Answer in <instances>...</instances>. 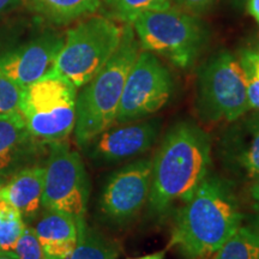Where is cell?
I'll return each instance as SVG.
<instances>
[{"instance_id": "cell-29", "label": "cell", "mask_w": 259, "mask_h": 259, "mask_svg": "<svg viewBox=\"0 0 259 259\" xmlns=\"http://www.w3.org/2000/svg\"><path fill=\"white\" fill-rule=\"evenodd\" d=\"M4 179H0V221H2L3 216H4V212L6 208L9 206V203L6 202V200L3 198L2 197V187H3V184H4V181H3Z\"/></svg>"}, {"instance_id": "cell-18", "label": "cell", "mask_w": 259, "mask_h": 259, "mask_svg": "<svg viewBox=\"0 0 259 259\" xmlns=\"http://www.w3.org/2000/svg\"><path fill=\"white\" fill-rule=\"evenodd\" d=\"M119 253L118 242L84 223L78 226V241L67 259H116Z\"/></svg>"}, {"instance_id": "cell-14", "label": "cell", "mask_w": 259, "mask_h": 259, "mask_svg": "<svg viewBox=\"0 0 259 259\" xmlns=\"http://www.w3.org/2000/svg\"><path fill=\"white\" fill-rule=\"evenodd\" d=\"M44 143L32 137L21 112L0 114V179L30 166Z\"/></svg>"}, {"instance_id": "cell-25", "label": "cell", "mask_w": 259, "mask_h": 259, "mask_svg": "<svg viewBox=\"0 0 259 259\" xmlns=\"http://www.w3.org/2000/svg\"><path fill=\"white\" fill-rule=\"evenodd\" d=\"M174 2L190 14L200 15L208 11L216 0H174Z\"/></svg>"}, {"instance_id": "cell-17", "label": "cell", "mask_w": 259, "mask_h": 259, "mask_svg": "<svg viewBox=\"0 0 259 259\" xmlns=\"http://www.w3.org/2000/svg\"><path fill=\"white\" fill-rule=\"evenodd\" d=\"M32 9L52 23L66 24L94 14L101 0H29Z\"/></svg>"}, {"instance_id": "cell-12", "label": "cell", "mask_w": 259, "mask_h": 259, "mask_svg": "<svg viewBox=\"0 0 259 259\" xmlns=\"http://www.w3.org/2000/svg\"><path fill=\"white\" fill-rule=\"evenodd\" d=\"M65 37L47 32L0 54V70L11 79L27 88L52 72L58 54L64 46Z\"/></svg>"}, {"instance_id": "cell-9", "label": "cell", "mask_w": 259, "mask_h": 259, "mask_svg": "<svg viewBox=\"0 0 259 259\" xmlns=\"http://www.w3.org/2000/svg\"><path fill=\"white\" fill-rule=\"evenodd\" d=\"M173 77L156 54L139 51L126 78L114 124L149 118L169 101Z\"/></svg>"}, {"instance_id": "cell-30", "label": "cell", "mask_w": 259, "mask_h": 259, "mask_svg": "<svg viewBox=\"0 0 259 259\" xmlns=\"http://www.w3.org/2000/svg\"><path fill=\"white\" fill-rule=\"evenodd\" d=\"M164 255H166V251H158L151 254L142 255V257H137V258H128V259H164Z\"/></svg>"}, {"instance_id": "cell-31", "label": "cell", "mask_w": 259, "mask_h": 259, "mask_svg": "<svg viewBox=\"0 0 259 259\" xmlns=\"http://www.w3.org/2000/svg\"><path fill=\"white\" fill-rule=\"evenodd\" d=\"M257 209H258L257 215L254 216V219H253V221H252L251 226H248V227H250L252 231L255 232L259 235V208H257Z\"/></svg>"}, {"instance_id": "cell-33", "label": "cell", "mask_w": 259, "mask_h": 259, "mask_svg": "<svg viewBox=\"0 0 259 259\" xmlns=\"http://www.w3.org/2000/svg\"><path fill=\"white\" fill-rule=\"evenodd\" d=\"M0 259H16V257L12 253H9V252L0 251Z\"/></svg>"}, {"instance_id": "cell-23", "label": "cell", "mask_w": 259, "mask_h": 259, "mask_svg": "<svg viewBox=\"0 0 259 259\" xmlns=\"http://www.w3.org/2000/svg\"><path fill=\"white\" fill-rule=\"evenodd\" d=\"M23 90L24 88L0 70V114L19 111Z\"/></svg>"}, {"instance_id": "cell-2", "label": "cell", "mask_w": 259, "mask_h": 259, "mask_svg": "<svg viewBox=\"0 0 259 259\" xmlns=\"http://www.w3.org/2000/svg\"><path fill=\"white\" fill-rule=\"evenodd\" d=\"M241 223L242 213L232 184L209 173L178 210L169 247L185 259H208Z\"/></svg>"}, {"instance_id": "cell-28", "label": "cell", "mask_w": 259, "mask_h": 259, "mask_svg": "<svg viewBox=\"0 0 259 259\" xmlns=\"http://www.w3.org/2000/svg\"><path fill=\"white\" fill-rule=\"evenodd\" d=\"M19 3V0H0V15H3L8 10L15 8Z\"/></svg>"}, {"instance_id": "cell-24", "label": "cell", "mask_w": 259, "mask_h": 259, "mask_svg": "<svg viewBox=\"0 0 259 259\" xmlns=\"http://www.w3.org/2000/svg\"><path fill=\"white\" fill-rule=\"evenodd\" d=\"M10 253L14 254L16 259H46L35 234L34 227L29 225L25 226L23 234Z\"/></svg>"}, {"instance_id": "cell-32", "label": "cell", "mask_w": 259, "mask_h": 259, "mask_svg": "<svg viewBox=\"0 0 259 259\" xmlns=\"http://www.w3.org/2000/svg\"><path fill=\"white\" fill-rule=\"evenodd\" d=\"M232 2H233V4H234L235 8L242 9V8H245L246 4H247L248 0H232Z\"/></svg>"}, {"instance_id": "cell-19", "label": "cell", "mask_w": 259, "mask_h": 259, "mask_svg": "<svg viewBox=\"0 0 259 259\" xmlns=\"http://www.w3.org/2000/svg\"><path fill=\"white\" fill-rule=\"evenodd\" d=\"M208 259H259V235L248 226H240Z\"/></svg>"}, {"instance_id": "cell-3", "label": "cell", "mask_w": 259, "mask_h": 259, "mask_svg": "<svg viewBox=\"0 0 259 259\" xmlns=\"http://www.w3.org/2000/svg\"><path fill=\"white\" fill-rule=\"evenodd\" d=\"M139 51L135 29L127 23L113 56L77 94L73 135L78 147L83 148L115 122L126 78Z\"/></svg>"}, {"instance_id": "cell-20", "label": "cell", "mask_w": 259, "mask_h": 259, "mask_svg": "<svg viewBox=\"0 0 259 259\" xmlns=\"http://www.w3.org/2000/svg\"><path fill=\"white\" fill-rule=\"evenodd\" d=\"M238 59L245 72L250 109L259 112V46L242 48Z\"/></svg>"}, {"instance_id": "cell-6", "label": "cell", "mask_w": 259, "mask_h": 259, "mask_svg": "<svg viewBox=\"0 0 259 259\" xmlns=\"http://www.w3.org/2000/svg\"><path fill=\"white\" fill-rule=\"evenodd\" d=\"M197 111L206 122H233L250 111L245 72L231 52H218L199 69Z\"/></svg>"}, {"instance_id": "cell-4", "label": "cell", "mask_w": 259, "mask_h": 259, "mask_svg": "<svg viewBox=\"0 0 259 259\" xmlns=\"http://www.w3.org/2000/svg\"><path fill=\"white\" fill-rule=\"evenodd\" d=\"M141 50L190 69L208 42V30L193 14L170 8L148 10L132 22Z\"/></svg>"}, {"instance_id": "cell-26", "label": "cell", "mask_w": 259, "mask_h": 259, "mask_svg": "<svg viewBox=\"0 0 259 259\" xmlns=\"http://www.w3.org/2000/svg\"><path fill=\"white\" fill-rule=\"evenodd\" d=\"M246 6H247L248 14H250L259 24V0H248Z\"/></svg>"}, {"instance_id": "cell-13", "label": "cell", "mask_w": 259, "mask_h": 259, "mask_svg": "<svg viewBox=\"0 0 259 259\" xmlns=\"http://www.w3.org/2000/svg\"><path fill=\"white\" fill-rule=\"evenodd\" d=\"M233 124L222 136L220 155L229 169L254 180L259 177V112Z\"/></svg>"}, {"instance_id": "cell-22", "label": "cell", "mask_w": 259, "mask_h": 259, "mask_svg": "<svg viewBox=\"0 0 259 259\" xmlns=\"http://www.w3.org/2000/svg\"><path fill=\"white\" fill-rule=\"evenodd\" d=\"M27 223L11 204L6 208L0 221V251L11 252L23 234Z\"/></svg>"}, {"instance_id": "cell-10", "label": "cell", "mask_w": 259, "mask_h": 259, "mask_svg": "<svg viewBox=\"0 0 259 259\" xmlns=\"http://www.w3.org/2000/svg\"><path fill=\"white\" fill-rule=\"evenodd\" d=\"M153 158L134 160L113 171L102 187L100 209L115 225L137 218L147 205L150 193Z\"/></svg>"}, {"instance_id": "cell-1", "label": "cell", "mask_w": 259, "mask_h": 259, "mask_svg": "<svg viewBox=\"0 0 259 259\" xmlns=\"http://www.w3.org/2000/svg\"><path fill=\"white\" fill-rule=\"evenodd\" d=\"M211 139L192 121L177 122L162 139L153 158L149 212L167 215L176 204H185L210 173ZM180 205V206H181Z\"/></svg>"}, {"instance_id": "cell-8", "label": "cell", "mask_w": 259, "mask_h": 259, "mask_svg": "<svg viewBox=\"0 0 259 259\" xmlns=\"http://www.w3.org/2000/svg\"><path fill=\"white\" fill-rule=\"evenodd\" d=\"M42 208L67 213L84 225L90 197V179L80 155L66 141L48 144Z\"/></svg>"}, {"instance_id": "cell-5", "label": "cell", "mask_w": 259, "mask_h": 259, "mask_svg": "<svg viewBox=\"0 0 259 259\" xmlns=\"http://www.w3.org/2000/svg\"><path fill=\"white\" fill-rule=\"evenodd\" d=\"M124 27L106 17H92L70 29L52 73L77 89L99 73L121 41Z\"/></svg>"}, {"instance_id": "cell-21", "label": "cell", "mask_w": 259, "mask_h": 259, "mask_svg": "<svg viewBox=\"0 0 259 259\" xmlns=\"http://www.w3.org/2000/svg\"><path fill=\"white\" fill-rule=\"evenodd\" d=\"M115 17L131 23L136 17L148 10L162 8L169 4L168 0H103Z\"/></svg>"}, {"instance_id": "cell-27", "label": "cell", "mask_w": 259, "mask_h": 259, "mask_svg": "<svg viewBox=\"0 0 259 259\" xmlns=\"http://www.w3.org/2000/svg\"><path fill=\"white\" fill-rule=\"evenodd\" d=\"M252 185L250 187V194H251V198L254 200L255 206L259 208V177L255 178L254 180H252Z\"/></svg>"}, {"instance_id": "cell-11", "label": "cell", "mask_w": 259, "mask_h": 259, "mask_svg": "<svg viewBox=\"0 0 259 259\" xmlns=\"http://www.w3.org/2000/svg\"><path fill=\"white\" fill-rule=\"evenodd\" d=\"M161 132L157 119H143L127 124H113L83 147L93 162L100 166L120 163L148 153Z\"/></svg>"}, {"instance_id": "cell-16", "label": "cell", "mask_w": 259, "mask_h": 259, "mask_svg": "<svg viewBox=\"0 0 259 259\" xmlns=\"http://www.w3.org/2000/svg\"><path fill=\"white\" fill-rule=\"evenodd\" d=\"M32 227L46 259H67L78 241V225L67 213L44 209Z\"/></svg>"}, {"instance_id": "cell-7", "label": "cell", "mask_w": 259, "mask_h": 259, "mask_svg": "<svg viewBox=\"0 0 259 259\" xmlns=\"http://www.w3.org/2000/svg\"><path fill=\"white\" fill-rule=\"evenodd\" d=\"M77 88L54 73L24 88L19 112L44 144L66 141L76 124Z\"/></svg>"}, {"instance_id": "cell-15", "label": "cell", "mask_w": 259, "mask_h": 259, "mask_svg": "<svg viewBox=\"0 0 259 259\" xmlns=\"http://www.w3.org/2000/svg\"><path fill=\"white\" fill-rule=\"evenodd\" d=\"M45 166H29L8 178L3 184L2 197L30 223L40 215L44 194Z\"/></svg>"}]
</instances>
